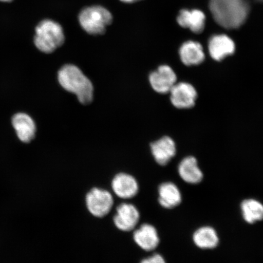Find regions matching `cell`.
I'll list each match as a JSON object with an SVG mask.
<instances>
[{
    "label": "cell",
    "instance_id": "obj_1",
    "mask_svg": "<svg viewBox=\"0 0 263 263\" xmlns=\"http://www.w3.org/2000/svg\"><path fill=\"white\" fill-rule=\"evenodd\" d=\"M209 8L217 24L228 29L244 24L250 11L248 0H210Z\"/></svg>",
    "mask_w": 263,
    "mask_h": 263
},
{
    "label": "cell",
    "instance_id": "obj_7",
    "mask_svg": "<svg viewBox=\"0 0 263 263\" xmlns=\"http://www.w3.org/2000/svg\"><path fill=\"white\" fill-rule=\"evenodd\" d=\"M150 84L157 93L165 94L177 83V76L168 65H161L157 70L151 73L149 78Z\"/></svg>",
    "mask_w": 263,
    "mask_h": 263
},
{
    "label": "cell",
    "instance_id": "obj_16",
    "mask_svg": "<svg viewBox=\"0 0 263 263\" xmlns=\"http://www.w3.org/2000/svg\"><path fill=\"white\" fill-rule=\"evenodd\" d=\"M181 178L191 184L199 183L203 179V173L199 167L196 158L189 156L181 161L178 166Z\"/></svg>",
    "mask_w": 263,
    "mask_h": 263
},
{
    "label": "cell",
    "instance_id": "obj_9",
    "mask_svg": "<svg viewBox=\"0 0 263 263\" xmlns=\"http://www.w3.org/2000/svg\"><path fill=\"white\" fill-rule=\"evenodd\" d=\"M235 42L228 35H214L210 39L209 51L210 55L216 61H221L226 58L234 53Z\"/></svg>",
    "mask_w": 263,
    "mask_h": 263
},
{
    "label": "cell",
    "instance_id": "obj_19",
    "mask_svg": "<svg viewBox=\"0 0 263 263\" xmlns=\"http://www.w3.org/2000/svg\"><path fill=\"white\" fill-rule=\"evenodd\" d=\"M243 218L249 223H254L263 219V205L255 199L243 200L241 205Z\"/></svg>",
    "mask_w": 263,
    "mask_h": 263
},
{
    "label": "cell",
    "instance_id": "obj_3",
    "mask_svg": "<svg viewBox=\"0 0 263 263\" xmlns=\"http://www.w3.org/2000/svg\"><path fill=\"white\" fill-rule=\"evenodd\" d=\"M34 41L39 51L44 53H51L64 44L63 28L57 22L44 20L36 26Z\"/></svg>",
    "mask_w": 263,
    "mask_h": 263
},
{
    "label": "cell",
    "instance_id": "obj_22",
    "mask_svg": "<svg viewBox=\"0 0 263 263\" xmlns=\"http://www.w3.org/2000/svg\"><path fill=\"white\" fill-rule=\"evenodd\" d=\"M12 1H13V0H0V2H4V3H10Z\"/></svg>",
    "mask_w": 263,
    "mask_h": 263
},
{
    "label": "cell",
    "instance_id": "obj_10",
    "mask_svg": "<svg viewBox=\"0 0 263 263\" xmlns=\"http://www.w3.org/2000/svg\"><path fill=\"white\" fill-rule=\"evenodd\" d=\"M111 187L114 193L122 199H130L139 192V184L133 176L120 173L114 177Z\"/></svg>",
    "mask_w": 263,
    "mask_h": 263
},
{
    "label": "cell",
    "instance_id": "obj_20",
    "mask_svg": "<svg viewBox=\"0 0 263 263\" xmlns=\"http://www.w3.org/2000/svg\"><path fill=\"white\" fill-rule=\"evenodd\" d=\"M140 263H166L162 255L154 254L147 258L143 259Z\"/></svg>",
    "mask_w": 263,
    "mask_h": 263
},
{
    "label": "cell",
    "instance_id": "obj_11",
    "mask_svg": "<svg viewBox=\"0 0 263 263\" xmlns=\"http://www.w3.org/2000/svg\"><path fill=\"white\" fill-rule=\"evenodd\" d=\"M151 147L154 159L160 165H166L176 155L175 142L169 137H163L155 141L151 144Z\"/></svg>",
    "mask_w": 263,
    "mask_h": 263
},
{
    "label": "cell",
    "instance_id": "obj_2",
    "mask_svg": "<svg viewBox=\"0 0 263 263\" xmlns=\"http://www.w3.org/2000/svg\"><path fill=\"white\" fill-rule=\"evenodd\" d=\"M58 80L61 86L74 93L82 104H89L93 101V84L77 66L68 64L62 67L59 71Z\"/></svg>",
    "mask_w": 263,
    "mask_h": 263
},
{
    "label": "cell",
    "instance_id": "obj_14",
    "mask_svg": "<svg viewBox=\"0 0 263 263\" xmlns=\"http://www.w3.org/2000/svg\"><path fill=\"white\" fill-rule=\"evenodd\" d=\"M179 55L181 61L186 66L200 65L205 58L201 44L192 41L183 43L179 49Z\"/></svg>",
    "mask_w": 263,
    "mask_h": 263
},
{
    "label": "cell",
    "instance_id": "obj_4",
    "mask_svg": "<svg viewBox=\"0 0 263 263\" xmlns=\"http://www.w3.org/2000/svg\"><path fill=\"white\" fill-rule=\"evenodd\" d=\"M113 21V16L108 9L101 6H91L82 9L79 15V22L84 30L91 35H102Z\"/></svg>",
    "mask_w": 263,
    "mask_h": 263
},
{
    "label": "cell",
    "instance_id": "obj_8",
    "mask_svg": "<svg viewBox=\"0 0 263 263\" xmlns=\"http://www.w3.org/2000/svg\"><path fill=\"white\" fill-rule=\"evenodd\" d=\"M140 213L139 210L130 203H121L117 209V214L114 222L117 228L123 232L133 230L139 223Z\"/></svg>",
    "mask_w": 263,
    "mask_h": 263
},
{
    "label": "cell",
    "instance_id": "obj_6",
    "mask_svg": "<svg viewBox=\"0 0 263 263\" xmlns=\"http://www.w3.org/2000/svg\"><path fill=\"white\" fill-rule=\"evenodd\" d=\"M171 101L174 107L180 109H186L195 105L197 91L192 84L179 82L174 85L170 91Z\"/></svg>",
    "mask_w": 263,
    "mask_h": 263
},
{
    "label": "cell",
    "instance_id": "obj_15",
    "mask_svg": "<svg viewBox=\"0 0 263 263\" xmlns=\"http://www.w3.org/2000/svg\"><path fill=\"white\" fill-rule=\"evenodd\" d=\"M177 21L182 27L189 28L193 32L200 34L205 28V15L200 10L183 9L180 11Z\"/></svg>",
    "mask_w": 263,
    "mask_h": 263
},
{
    "label": "cell",
    "instance_id": "obj_13",
    "mask_svg": "<svg viewBox=\"0 0 263 263\" xmlns=\"http://www.w3.org/2000/svg\"><path fill=\"white\" fill-rule=\"evenodd\" d=\"M134 239L136 244L145 251H153L160 242L156 229L149 223H144L134 232Z\"/></svg>",
    "mask_w": 263,
    "mask_h": 263
},
{
    "label": "cell",
    "instance_id": "obj_18",
    "mask_svg": "<svg viewBox=\"0 0 263 263\" xmlns=\"http://www.w3.org/2000/svg\"><path fill=\"white\" fill-rule=\"evenodd\" d=\"M193 239L198 248L203 249H214L219 244L218 234L211 227H203L197 230Z\"/></svg>",
    "mask_w": 263,
    "mask_h": 263
},
{
    "label": "cell",
    "instance_id": "obj_21",
    "mask_svg": "<svg viewBox=\"0 0 263 263\" xmlns=\"http://www.w3.org/2000/svg\"><path fill=\"white\" fill-rule=\"evenodd\" d=\"M120 1L126 3H133L140 1V0H120Z\"/></svg>",
    "mask_w": 263,
    "mask_h": 263
},
{
    "label": "cell",
    "instance_id": "obj_5",
    "mask_svg": "<svg viewBox=\"0 0 263 263\" xmlns=\"http://www.w3.org/2000/svg\"><path fill=\"white\" fill-rule=\"evenodd\" d=\"M88 211L97 218L108 215L114 205L113 196L108 191L95 188L88 193L85 198Z\"/></svg>",
    "mask_w": 263,
    "mask_h": 263
},
{
    "label": "cell",
    "instance_id": "obj_17",
    "mask_svg": "<svg viewBox=\"0 0 263 263\" xmlns=\"http://www.w3.org/2000/svg\"><path fill=\"white\" fill-rule=\"evenodd\" d=\"M182 195L178 187L172 182H164L159 187V202L164 208L171 209L179 205Z\"/></svg>",
    "mask_w": 263,
    "mask_h": 263
},
{
    "label": "cell",
    "instance_id": "obj_23",
    "mask_svg": "<svg viewBox=\"0 0 263 263\" xmlns=\"http://www.w3.org/2000/svg\"><path fill=\"white\" fill-rule=\"evenodd\" d=\"M256 1H258L259 2H263V0H256Z\"/></svg>",
    "mask_w": 263,
    "mask_h": 263
},
{
    "label": "cell",
    "instance_id": "obj_12",
    "mask_svg": "<svg viewBox=\"0 0 263 263\" xmlns=\"http://www.w3.org/2000/svg\"><path fill=\"white\" fill-rule=\"evenodd\" d=\"M13 127L22 142L29 143L34 139L36 126L34 120L28 114L18 113L12 119Z\"/></svg>",
    "mask_w": 263,
    "mask_h": 263
}]
</instances>
